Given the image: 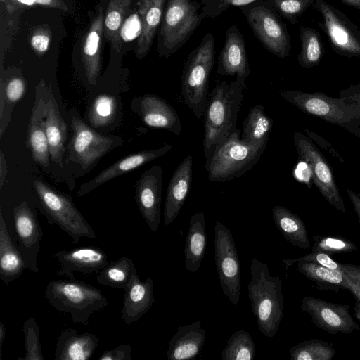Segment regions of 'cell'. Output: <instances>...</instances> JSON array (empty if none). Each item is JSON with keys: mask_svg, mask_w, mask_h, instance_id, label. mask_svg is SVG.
Instances as JSON below:
<instances>
[{"mask_svg": "<svg viewBox=\"0 0 360 360\" xmlns=\"http://www.w3.org/2000/svg\"><path fill=\"white\" fill-rule=\"evenodd\" d=\"M281 96L303 112L344 128L360 138V85L352 84L338 98L322 92L280 91Z\"/></svg>", "mask_w": 360, "mask_h": 360, "instance_id": "6da1fadb", "label": "cell"}, {"mask_svg": "<svg viewBox=\"0 0 360 360\" xmlns=\"http://www.w3.org/2000/svg\"><path fill=\"white\" fill-rule=\"evenodd\" d=\"M245 88V79L236 78L230 84L223 81L212 90L203 115L205 162L210 159L215 148L237 129L238 113Z\"/></svg>", "mask_w": 360, "mask_h": 360, "instance_id": "7a4b0ae2", "label": "cell"}, {"mask_svg": "<svg viewBox=\"0 0 360 360\" xmlns=\"http://www.w3.org/2000/svg\"><path fill=\"white\" fill-rule=\"evenodd\" d=\"M248 290L259 331L267 338H273L283 316L284 297L280 277L272 276L267 264L252 258Z\"/></svg>", "mask_w": 360, "mask_h": 360, "instance_id": "3957f363", "label": "cell"}, {"mask_svg": "<svg viewBox=\"0 0 360 360\" xmlns=\"http://www.w3.org/2000/svg\"><path fill=\"white\" fill-rule=\"evenodd\" d=\"M45 298L56 310L69 313L73 323H89L91 315L108 304L103 292L74 278L53 280L47 285Z\"/></svg>", "mask_w": 360, "mask_h": 360, "instance_id": "277c9868", "label": "cell"}, {"mask_svg": "<svg viewBox=\"0 0 360 360\" xmlns=\"http://www.w3.org/2000/svg\"><path fill=\"white\" fill-rule=\"evenodd\" d=\"M267 142L249 144L240 139L237 129L224 143L217 146L205 168L212 182H226L241 176L259 161Z\"/></svg>", "mask_w": 360, "mask_h": 360, "instance_id": "5b68a950", "label": "cell"}, {"mask_svg": "<svg viewBox=\"0 0 360 360\" xmlns=\"http://www.w3.org/2000/svg\"><path fill=\"white\" fill-rule=\"evenodd\" d=\"M214 42L208 35L191 54L181 75V94L184 103L198 119L208 100V80L214 65Z\"/></svg>", "mask_w": 360, "mask_h": 360, "instance_id": "8992f818", "label": "cell"}, {"mask_svg": "<svg viewBox=\"0 0 360 360\" xmlns=\"http://www.w3.org/2000/svg\"><path fill=\"white\" fill-rule=\"evenodd\" d=\"M33 185L49 224L58 225L73 243L79 242L82 237L96 238L94 230L69 195L41 180H34Z\"/></svg>", "mask_w": 360, "mask_h": 360, "instance_id": "52a82bcc", "label": "cell"}, {"mask_svg": "<svg viewBox=\"0 0 360 360\" xmlns=\"http://www.w3.org/2000/svg\"><path fill=\"white\" fill-rule=\"evenodd\" d=\"M72 138L68 146V160L78 165L86 172L105 155L123 144L122 137L103 136L87 125L79 116L70 111Z\"/></svg>", "mask_w": 360, "mask_h": 360, "instance_id": "ba28073f", "label": "cell"}, {"mask_svg": "<svg viewBox=\"0 0 360 360\" xmlns=\"http://www.w3.org/2000/svg\"><path fill=\"white\" fill-rule=\"evenodd\" d=\"M322 16L316 23L328 37L333 50L347 58L360 56V30L343 12L324 0H316L314 5Z\"/></svg>", "mask_w": 360, "mask_h": 360, "instance_id": "9c48e42d", "label": "cell"}, {"mask_svg": "<svg viewBox=\"0 0 360 360\" xmlns=\"http://www.w3.org/2000/svg\"><path fill=\"white\" fill-rule=\"evenodd\" d=\"M293 141L299 158L309 165L314 184L321 194L336 210L346 212L333 169L313 140L300 131H295Z\"/></svg>", "mask_w": 360, "mask_h": 360, "instance_id": "30bf717a", "label": "cell"}, {"mask_svg": "<svg viewBox=\"0 0 360 360\" xmlns=\"http://www.w3.org/2000/svg\"><path fill=\"white\" fill-rule=\"evenodd\" d=\"M214 258L224 294L237 305L240 295V263L229 229L220 221L214 225Z\"/></svg>", "mask_w": 360, "mask_h": 360, "instance_id": "8fae6325", "label": "cell"}, {"mask_svg": "<svg viewBox=\"0 0 360 360\" xmlns=\"http://www.w3.org/2000/svg\"><path fill=\"white\" fill-rule=\"evenodd\" d=\"M200 18L191 0H169L162 22V55L172 53L195 30Z\"/></svg>", "mask_w": 360, "mask_h": 360, "instance_id": "7c38bea8", "label": "cell"}, {"mask_svg": "<svg viewBox=\"0 0 360 360\" xmlns=\"http://www.w3.org/2000/svg\"><path fill=\"white\" fill-rule=\"evenodd\" d=\"M301 311L309 314L312 322L320 329L330 334L350 333L359 330L360 326L354 320L348 304L332 303L324 300L304 297Z\"/></svg>", "mask_w": 360, "mask_h": 360, "instance_id": "4fadbf2b", "label": "cell"}, {"mask_svg": "<svg viewBox=\"0 0 360 360\" xmlns=\"http://www.w3.org/2000/svg\"><path fill=\"white\" fill-rule=\"evenodd\" d=\"M248 19L266 49L279 58L288 56L291 46L286 26L271 10L264 6L253 7Z\"/></svg>", "mask_w": 360, "mask_h": 360, "instance_id": "5bb4252c", "label": "cell"}, {"mask_svg": "<svg viewBox=\"0 0 360 360\" xmlns=\"http://www.w3.org/2000/svg\"><path fill=\"white\" fill-rule=\"evenodd\" d=\"M13 219L18 241V249L27 265L34 273L39 272L37 257L43 231L36 212L25 202L13 208Z\"/></svg>", "mask_w": 360, "mask_h": 360, "instance_id": "9a60e30c", "label": "cell"}, {"mask_svg": "<svg viewBox=\"0 0 360 360\" xmlns=\"http://www.w3.org/2000/svg\"><path fill=\"white\" fill-rule=\"evenodd\" d=\"M134 187L139 210L150 231L155 232L159 227L161 217L162 168L153 165L143 172Z\"/></svg>", "mask_w": 360, "mask_h": 360, "instance_id": "2e32d148", "label": "cell"}, {"mask_svg": "<svg viewBox=\"0 0 360 360\" xmlns=\"http://www.w3.org/2000/svg\"><path fill=\"white\" fill-rule=\"evenodd\" d=\"M131 108L148 127L167 130L177 136L180 134L181 123L179 116L162 98L149 94L134 97Z\"/></svg>", "mask_w": 360, "mask_h": 360, "instance_id": "e0dca14e", "label": "cell"}, {"mask_svg": "<svg viewBox=\"0 0 360 360\" xmlns=\"http://www.w3.org/2000/svg\"><path fill=\"white\" fill-rule=\"evenodd\" d=\"M46 84L41 79L35 88V101L28 125L27 146L32 159L43 167H47L51 160L46 132Z\"/></svg>", "mask_w": 360, "mask_h": 360, "instance_id": "ac0fdd59", "label": "cell"}, {"mask_svg": "<svg viewBox=\"0 0 360 360\" xmlns=\"http://www.w3.org/2000/svg\"><path fill=\"white\" fill-rule=\"evenodd\" d=\"M60 268L58 276L74 278V272L90 274L99 271L108 264L107 253L96 246H82L54 254Z\"/></svg>", "mask_w": 360, "mask_h": 360, "instance_id": "d6986e66", "label": "cell"}, {"mask_svg": "<svg viewBox=\"0 0 360 360\" xmlns=\"http://www.w3.org/2000/svg\"><path fill=\"white\" fill-rule=\"evenodd\" d=\"M172 148L171 144H165L160 148L144 150L130 154L118 160L112 165L102 170L91 180L80 185L77 196H83L107 181L130 172L156 158L163 156Z\"/></svg>", "mask_w": 360, "mask_h": 360, "instance_id": "ffe728a7", "label": "cell"}, {"mask_svg": "<svg viewBox=\"0 0 360 360\" xmlns=\"http://www.w3.org/2000/svg\"><path fill=\"white\" fill-rule=\"evenodd\" d=\"M193 158L188 155L174 172L167 187L164 207V224L168 226L179 215L188 195L192 182Z\"/></svg>", "mask_w": 360, "mask_h": 360, "instance_id": "44dd1931", "label": "cell"}, {"mask_svg": "<svg viewBox=\"0 0 360 360\" xmlns=\"http://www.w3.org/2000/svg\"><path fill=\"white\" fill-rule=\"evenodd\" d=\"M104 15L102 7H98L82 43V61L87 81L91 85L96 84L102 68L101 50Z\"/></svg>", "mask_w": 360, "mask_h": 360, "instance_id": "7402d4cb", "label": "cell"}, {"mask_svg": "<svg viewBox=\"0 0 360 360\" xmlns=\"http://www.w3.org/2000/svg\"><path fill=\"white\" fill-rule=\"evenodd\" d=\"M124 291L121 318L125 324L129 325L139 321L154 303L153 281L149 276L141 281L136 272Z\"/></svg>", "mask_w": 360, "mask_h": 360, "instance_id": "603a6c76", "label": "cell"}, {"mask_svg": "<svg viewBox=\"0 0 360 360\" xmlns=\"http://www.w3.org/2000/svg\"><path fill=\"white\" fill-rule=\"evenodd\" d=\"M98 338L90 333H78L73 328L62 330L55 347V360H88L98 345Z\"/></svg>", "mask_w": 360, "mask_h": 360, "instance_id": "cb8c5ba5", "label": "cell"}, {"mask_svg": "<svg viewBox=\"0 0 360 360\" xmlns=\"http://www.w3.org/2000/svg\"><path fill=\"white\" fill-rule=\"evenodd\" d=\"M207 333L201 328V321L179 326L169 341L167 357L168 360L195 359L201 352Z\"/></svg>", "mask_w": 360, "mask_h": 360, "instance_id": "d4e9b609", "label": "cell"}, {"mask_svg": "<svg viewBox=\"0 0 360 360\" xmlns=\"http://www.w3.org/2000/svg\"><path fill=\"white\" fill-rule=\"evenodd\" d=\"M46 103V132L49 143L51 160L63 167V157L68 139V127L62 117L52 91L47 89Z\"/></svg>", "mask_w": 360, "mask_h": 360, "instance_id": "484cf974", "label": "cell"}, {"mask_svg": "<svg viewBox=\"0 0 360 360\" xmlns=\"http://www.w3.org/2000/svg\"><path fill=\"white\" fill-rule=\"evenodd\" d=\"M217 72L245 79L250 74L245 44L240 34L232 28L226 35L219 58Z\"/></svg>", "mask_w": 360, "mask_h": 360, "instance_id": "4316f807", "label": "cell"}, {"mask_svg": "<svg viewBox=\"0 0 360 360\" xmlns=\"http://www.w3.org/2000/svg\"><path fill=\"white\" fill-rule=\"evenodd\" d=\"M297 269L306 278L312 281L319 290L334 292L347 290L354 296L360 293V286L353 283L341 271L331 269L309 262H298Z\"/></svg>", "mask_w": 360, "mask_h": 360, "instance_id": "83f0119b", "label": "cell"}, {"mask_svg": "<svg viewBox=\"0 0 360 360\" xmlns=\"http://www.w3.org/2000/svg\"><path fill=\"white\" fill-rule=\"evenodd\" d=\"M165 0H141L138 12L141 31L137 39L136 55L141 59L148 53L158 27L160 25Z\"/></svg>", "mask_w": 360, "mask_h": 360, "instance_id": "f1b7e54d", "label": "cell"}, {"mask_svg": "<svg viewBox=\"0 0 360 360\" xmlns=\"http://www.w3.org/2000/svg\"><path fill=\"white\" fill-rule=\"evenodd\" d=\"M207 246L205 218L203 212L193 213L185 240L184 259L188 271L195 273L205 257Z\"/></svg>", "mask_w": 360, "mask_h": 360, "instance_id": "f546056e", "label": "cell"}, {"mask_svg": "<svg viewBox=\"0 0 360 360\" xmlns=\"http://www.w3.org/2000/svg\"><path fill=\"white\" fill-rule=\"evenodd\" d=\"M27 269L18 248L13 243L2 212H0V278L8 285Z\"/></svg>", "mask_w": 360, "mask_h": 360, "instance_id": "4dcf8cb0", "label": "cell"}, {"mask_svg": "<svg viewBox=\"0 0 360 360\" xmlns=\"http://www.w3.org/2000/svg\"><path fill=\"white\" fill-rule=\"evenodd\" d=\"M273 221L283 237L292 245L309 249L307 229L301 218L286 207L276 205L272 208Z\"/></svg>", "mask_w": 360, "mask_h": 360, "instance_id": "1f68e13d", "label": "cell"}, {"mask_svg": "<svg viewBox=\"0 0 360 360\" xmlns=\"http://www.w3.org/2000/svg\"><path fill=\"white\" fill-rule=\"evenodd\" d=\"M1 74L0 82V137L11 120L13 107L25 94L27 82L20 72L6 75Z\"/></svg>", "mask_w": 360, "mask_h": 360, "instance_id": "d6a6232c", "label": "cell"}, {"mask_svg": "<svg viewBox=\"0 0 360 360\" xmlns=\"http://www.w3.org/2000/svg\"><path fill=\"white\" fill-rule=\"evenodd\" d=\"M273 124V120L266 114L264 106L256 105L249 110L243 122L240 139L252 145L268 142Z\"/></svg>", "mask_w": 360, "mask_h": 360, "instance_id": "836d02e7", "label": "cell"}, {"mask_svg": "<svg viewBox=\"0 0 360 360\" xmlns=\"http://www.w3.org/2000/svg\"><path fill=\"white\" fill-rule=\"evenodd\" d=\"M133 0H109L104 15L103 35L116 51L121 49V29Z\"/></svg>", "mask_w": 360, "mask_h": 360, "instance_id": "e575fe53", "label": "cell"}, {"mask_svg": "<svg viewBox=\"0 0 360 360\" xmlns=\"http://www.w3.org/2000/svg\"><path fill=\"white\" fill-rule=\"evenodd\" d=\"M135 273L136 270L132 259L122 257L101 269L96 281L101 285L125 290Z\"/></svg>", "mask_w": 360, "mask_h": 360, "instance_id": "d590c367", "label": "cell"}, {"mask_svg": "<svg viewBox=\"0 0 360 360\" xmlns=\"http://www.w3.org/2000/svg\"><path fill=\"white\" fill-rule=\"evenodd\" d=\"M300 37L301 50L297 56L299 64L304 68L316 66L321 61L324 52L320 33L314 28L302 26Z\"/></svg>", "mask_w": 360, "mask_h": 360, "instance_id": "8d00e7d4", "label": "cell"}, {"mask_svg": "<svg viewBox=\"0 0 360 360\" xmlns=\"http://www.w3.org/2000/svg\"><path fill=\"white\" fill-rule=\"evenodd\" d=\"M118 109L117 98L110 94L97 96L88 110V120L93 128L103 127L115 120Z\"/></svg>", "mask_w": 360, "mask_h": 360, "instance_id": "74e56055", "label": "cell"}, {"mask_svg": "<svg viewBox=\"0 0 360 360\" xmlns=\"http://www.w3.org/2000/svg\"><path fill=\"white\" fill-rule=\"evenodd\" d=\"M256 352L250 334L245 330L233 333L221 352L223 360H252Z\"/></svg>", "mask_w": 360, "mask_h": 360, "instance_id": "f35d334b", "label": "cell"}, {"mask_svg": "<svg viewBox=\"0 0 360 360\" xmlns=\"http://www.w3.org/2000/svg\"><path fill=\"white\" fill-rule=\"evenodd\" d=\"M335 354L333 345L317 339L305 340L290 349L291 360H331Z\"/></svg>", "mask_w": 360, "mask_h": 360, "instance_id": "ab89813d", "label": "cell"}, {"mask_svg": "<svg viewBox=\"0 0 360 360\" xmlns=\"http://www.w3.org/2000/svg\"><path fill=\"white\" fill-rule=\"evenodd\" d=\"M311 252H320L332 256L335 254L348 253L356 250L352 241L340 236H313Z\"/></svg>", "mask_w": 360, "mask_h": 360, "instance_id": "60d3db41", "label": "cell"}, {"mask_svg": "<svg viewBox=\"0 0 360 360\" xmlns=\"http://www.w3.org/2000/svg\"><path fill=\"white\" fill-rule=\"evenodd\" d=\"M25 354L18 360H44L40 344L39 327L34 318L27 319L22 326Z\"/></svg>", "mask_w": 360, "mask_h": 360, "instance_id": "b9f144b4", "label": "cell"}, {"mask_svg": "<svg viewBox=\"0 0 360 360\" xmlns=\"http://www.w3.org/2000/svg\"><path fill=\"white\" fill-rule=\"evenodd\" d=\"M274 8L292 24H297L298 18L316 0H271Z\"/></svg>", "mask_w": 360, "mask_h": 360, "instance_id": "7bdbcfd3", "label": "cell"}, {"mask_svg": "<svg viewBox=\"0 0 360 360\" xmlns=\"http://www.w3.org/2000/svg\"><path fill=\"white\" fill-rule=\"evenodd\" d=\"M298 262H312L331 269L341 271L339 262H335L330 255L320 252H311L296 259H284L283 260V265L285 266V269L287 270L290 266Z\"/></svg>", "mask_w": 360, "mask_h": 360, "instance_id": "ee69618b", "label": "cell"}, {"mask_svg": "<svg viewBox=\"0 0 360 360\" xmlns=\"http://www.w3.org/2000/svg\"><path fill=\"white\" fill-rule=\"evenodd\" d=\"M30 46L38 56H44L51 42V31L47 25L37 27L30 36Z\"/></svg>", "mask_w": 360, "mask_h": 360, "instance_id": "f6af8a7d", "label": "cell"}, {"mask_svg": "<svg viewBox=\"0 0 360 360\" xmlns=\"http://www.w3.org/2000/svg\"><path fill=\"white\" fill-rule=\"evenodd\" d=\"M131 346L122 343L116 347L105 350L98 360H131Z\"/></svg>", "mask_w": 360, "mask_h": 360, "instance_id": "bcb514c9", "label": "cell"}, {"mask_svg": "<svg viewBox=\"0 0 360 360\" xmlns=\"http://www.w3.org/2000/svg\"><path fill=\"white\" fill-rule=\"evenodd\" d=\"M5 5L8 13H12L23 8L37 6L34 0H1Z\"/></svg>", "mask_w": 360, "mask_h": 360, "instance_id": "7dc6e473", "label": "cell"}, {"mask_svg": "<svg viewBox=\"0 0 360 360\" xmlns=\"http://www.w3.org/2000/svg\"><path fill=\"white\" fill-rule=\"evenodd\" d=\"M341 271L354 283L360 286V266L340 263Z\"/></svg>", "mask_w": 360, "mask_h": 360, "instance_id": "c3c4849f", "label": "cell"}, {"mask_svg": "<svg viewBox=\"0 0 360 360\" xmlns=\"http://www.w3.org/2000/svg\"><path fill=\"white\" fill-rule=\"evenodd\" d=\"M37 5L50 8L68 11V8L63 0H34Z\"/></svg>", "mask_w": 360, "mask_h": 360, "instance_id": "681fc988", "label": "cell"}, {"mask_svg": "<svg viewBox=\"0 0 360 360\" xmlns=\"http://www.w3.org/2000/svg\"><path fill=\"white\" fill-rule=\"evenodd\" d=\"M346 191L360 222V196L348 188Z\"/></svg>", "mask_w": 360, "mask_h": 360, "instance_id": "f907efd6", "label": "cell"}, {"mask_svg": "<svg viewBox=\"0 0 360 360\" xmlns=\"http://www.w3.org/2000/svg\"><path fill=\"white\" fill-rule=\"evenodd\" d=\"M7 174L6 160L4 156L3 152L0 151V187L2 188L6 180Z\"/></svg>", "mask_w": 360, "mask_h": 360, "instance_id": "816d5d0a", "label": "cell"}, {"mask_svg": "<svg viewBox=\"0 0 360 360\" xmlns=\"http://www.w3.org/2000/svg\"><path fill=\"white\" fill-rule=\"evenodd\" d=\"M6 327L2 322H0V359H2V345L6 338Z\"/></svg>", "mask_w": 360, "mask_h": 360, "instance_id": "f5cc1de1", "label": "cell"}, {"mask_svg": "<svg viewBox=\"0 0 360 360\" xmlns=\"http://www.w3.org/2000/svg\"><path fill=\"white\" fill-rule=\"evenodd\" d=\"M346 6H351L360 11V0H340Z\"/></svg>", "mask_w": 360, "mask_h": 360, "instance_id": "db71d44e", "label": "cell"}, {"mask_svg": "<svg viewBox=\"0 0 360 360\" xmlns=\"http://www.w3.org/2000/svg\"><path fill=\"white\" fill-rule=\"evenodd\" d=\"M356 302L354 305L355 316L360 320V295L355 297Z\"/></svg>", "mask_w": 360, "mask_h": 360, "instance_id": "11a10c76", "label": "cell"}, {"mask_svg": "<svg viewBox=\"0 0 360 360\" xmlns=\"http://www.w3.org/2000/svg\"><path fill=\"white\" fill-rule=\"evenodd\" d=\"M228 4L234 5V6H240L247 4L254 0H224Z\"/></svg>", "mask_w": 360, "mask_h": 360, "instance_id": "9f6ffc18", "label": "cell"}]
</instances>
